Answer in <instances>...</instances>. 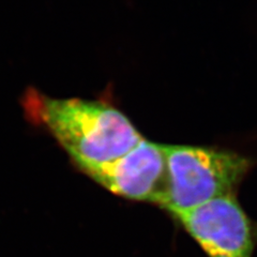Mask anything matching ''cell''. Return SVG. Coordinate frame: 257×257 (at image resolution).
<instances>
[{
    "label": "cell",
    "instance_id": "1",
    "mask_svg": "<svg viewBox=\"0 0 257 257\" xmlns=\"http://www.w3.org/2000/svg\"><path fill=\"white\" fill-rule=\"evenodd\" d=\"M22 106L28 121L50 132L84 173L122 157L144 140L130 119L104 102L52 98L28 88Z\"/></svg>",
    "mask_w": 257,
    "mask_h": 257
},
{
    "label": "cell",
    "instance_id": "2",
    "mask_svg": "<svg viewBox=\"0 0 257 257\" xmlns=\"http://www.w3.org/2000/svg\"><path fill=\"white\" fill-rule=\"evenodd\" d=\"M166 188L159 206L176 215L223 196L236 195L253 161L236 152L198 146H165Z\"/></svg>",
    "mask_w": 257,
    "mask_h": 257
},
{
    "label": "cell",
    "instance_id": "3",
    "mask_svg": "<svg viewBox=\"0 0 257 257\" xmlns=\"http://www.w3.org/2000/svg\"><path fill=\"white\" fill-rule=\"evenodd\" d=\"M208 257H253L257 222L236 195L219 197L174 215Z\"/></svg>",
    "mask_w": 257,
    "mask_h": 257
},
{
    "label": "cell",
    "instance_id": "4",
    "mask_svg": "<svg viewBox=\"0 0 257 257\" xmlns=\"http://www.w3.org/2000/svg\"><path fill=\"white\" fill-rule=\"evenodd\" d=\"M85 174L118 196L160 205L167 176L164 145L144 139L122 157Z\"/></svg>",
    "mask_w": 257,
    "mask_h": 257
}]
</instances>
